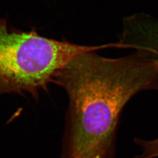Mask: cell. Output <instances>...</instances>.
<instances>
[{
  "mask_svg": "<svg viewBox=\"0 0 158 158\" xmlns=\"http://www.w3.org/2000/svg\"><path fill=\"white\" fill-rule=\"evenodd\" d=\"M137 50L115 59L85 52L54 75L52 83L69 98L62 158H114L125 105L140 91L158 90L154 51L141 46Z\"/></svg>",
  "mask_w": 158,
  "mask_h": 158,
  "instance_id": "1",
  "label": "cell"
},
{
  "mask_svg": "<svg viewBox=\"0 0 158 158\" xmlns=\"http://www.w3.org/2000/svg\"><path fill=\"white\" fill-rule=\"evenodd\" d=\"M114 47V44L80 45L49 39L34 29H10L0 18V94L27 93L37 99L39 91H48L54 75L75 57Z\"/></svg>",
  "mask_w": 158,
  "mask_h": 158,
  "instance_id": "2",
  "label": "cell"
},
{
  "mask_svg": "<svg viewBox=\"0 0 158 158\" xmlns=\"http://www.w3.org/2000/svg\"><path fill=\"white\" fill-rule=\"evenodd\" d=\"M158 69V57L155 59ZM135 143L141 148L142 153L134 158H155L158 157V138L151 141L135 138Z\"/></svg>",
  "mask_w": 158,
  "mask_h": 158,
  "instance_id": "3",
  "label": "cell"
}]
</instances>
